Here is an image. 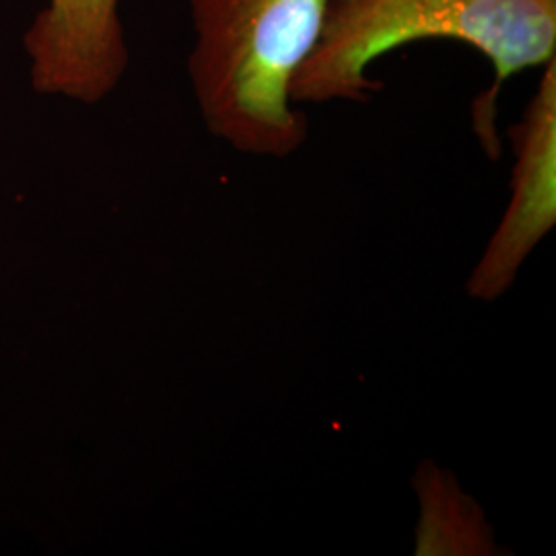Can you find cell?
I'll list each match as a JSON object with an SVG mask.
<instances>
[{"instance_id":"cell-1","label":"cell","mask_w":556,"mask_h":556,"mask_svg":"<svg viewBox=\"0 0 556 556\" xmlns=\"http://www.w3.org/2000/svg\"><path fill=\"white\" fill-rule=\"evenodd\" d=\"M425 40L470 46L493 68L491 85L472 103L482 153L497 161L498 98L517 75L556 59V0H328L318 41L291 80V100L367 103L381 83L374 62Z\"/></svg>"},{"instance_id":"cell-2","label":"cell","mask_w":556,"mask_h":556,"mask_svg":"<svg viewBox=\"0 0 556 556\" xmlns=\"http://www.w3.org/2000/svg\"><path fill=\"white\" fill-rule=\"evenodd\" d=\"M328 0H190L188 75L200 116L233 151L285 160L309 124L291 80L321 31Z\"/></svg>"},{"instance_id":"cell-3","label":"cell","mask_w":556,"mask_h":556,"mask_svg":"<svg viewBox=\"0 0 556 556\" xmlns=\"http://www.w3.org/2000/svg\"><path fill=\"white\" fill-rule=\"evenodd\" d=\"M514 144L511 197L493 238L466 280L478 301L503 298L523 262L556 223V59L542 66L523 116L509 128Z\"/></svg>"},{"instance_id":"cell-4","label":"cell","mask_w":556,"mask_h":556,"mask_svg":"<svg viewBox=\"0 0 556 556\" xmlns=\"http://www.w3.org/2000/svg\"><path fill=\"white\" fill-rule=\"evenodd\" d=\"M36 93L100 103L130 64L119 0H48L23 36Z\"/></svg>"},{"instance_id":"cell-5","label":"cell","mask_w":556,"mask_h":556,"mask_svg":"<svg viewBox=\"0 0 556 556\" xmlns=\"http://www.w3.org/2000/svg\"><path fill=\"white\" fill-rule=\"evenodd\" d=\"M418 556L498 555L491 523L477 501L466 495L454 475L433 464H420L415 477Z\"/></svg>"}]
</instances>
